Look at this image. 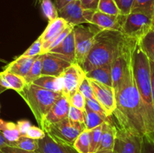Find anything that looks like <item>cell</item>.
I'll return each instance as SVG.
<instances>
[{
  "label": "cell",
  "mask_w": 154,
  "mask_h": 153,
  "mask_svg": "<svg viewBox=\"0 0 154 153\" xmlns=\"http://www.w3.org/2000/svg\"><path fill=\"white\" fill-rule=\"evenodd\" d=\"M86 105H87L89 108H90L92 110L94 111L95 112L98 113L99 115H100L101 116H102L103 118H106V119L109 118V116H108L105 110L103 109V107L101 106L100 104L98 102V100H96V98L86 99Z\"/></svg>",
  "instance_id": "cell-38"
},
{
  "label": "cell",
  "mask_w": 154,
  "mask_h": 153,
  "mask_svg": "<svg viewBox=\"0 0 154 153\" xmlns=\"http://www.w3.org/2000/svg\"><path fill=\"white\" fill-rule=\"evenodd\" d=\"M96 10L83 8L81 0H73L58 10L59 16L74 26L91 23L92 18Z\"/></svg>",
  "instance_id": "cell-8"
},
{
  "label": "cell",
  "mask_w": 154,
  "mask_h": 153,
  "mask_svg": "<svg viewBox=\"0 0 154 153\" xmlns=\"http://www.w3.org/2000/svg\"><path fill=\"white\" fill-rule=\"evenodd\" d=\"M69 108L70 103L69 99L66 96L63 95L60 99H58V100L48 111V113L45 116L40 124L41 128L45 130L51 124L59 122L68 118Z\"/></svg>",
  "instance_id": "cell-14"
},
{
  "label": "cell",
  "mask_w": 154,
  "mask_h": 153,
  "mask_svg": "<svg viewBox=\"0 0 154 153\" xmlns=\"http://www.w3.org/2000/svg\"><path fill=\"white\" fill-rule=\"evenodd\" d=\"M150 74H151L152 94H153V103H154V62L153 61H150Z\"/></svg>",
  "instance_id": "cell-46"
},
{
  "label": "cell",
  "mask_w": 154,
  "mask_h": 153,
  "mask_svg": "<svg viewBox=\"0 0 154 153\" xmlns=\"http://www.w3.org/2000/svg\"><path fill=\"white\" fill-rule=\"evenodd\" d=\"M74 29V26L69 24L66 28L63 29V32L60 33L57 36H56L53 40H50V41L47 42V43H44L42 45V54L46 53V52H50L51 50L54 49V47L60 44L65 38L68 36V34Z\"/></svg>",
  "instance_id": "cell-28"
},
{
  "label": "cell",
  "mask_w": 154,
  "mask_h": 153,
  "mask_svg": "<svg viewBox=\"0 0 154 153\" xmlns=\"http://www.w3.org/2000/svg\"><path fill=\"white\" fill-rule=\"evenodd\" d=\"M154 17V0H135L132 11Z\"/></svg>",
  "instance_id": "cell-29"
},
{
  "label": "cell",
  "mask_w": 154,
  "mask_h": 153,
  "mask_svg": "<svg viewBox=\"0 0 154 153\" xmlns=\"http://www.w3.org/2000/svg\"><path fill=\"white\" fill-rule=\"evenodd\" d=\"M117 107L113 112L117 127L143 137L147 135L144 105L138 91L132 66L119 88L115 90Z\"/></svg>",
  "instance_id": "cell-1"
},
{
  "label": "cell",
  "mask_w": 154,
  "mask_h": 153,
  "mask_svg": "<svg viewBox=\"0 0 154 153\" xmlns=\"http://www.w3.org/2000/svg\"><path fill=\"white\" fill-rule=\"evenodd\" d=\"M13 146L26 151L35 152L38 148V140L32 139L26 136H21L20 139L14 143Z\"/></svg>",
  "instance_id": "cell-31"
},
{
  "label": "cell",
  "mask_w": 154,
  "mask_h": 153,
  "mask_svg": "<svg viewBox=\"0 0 154 153\" xmlns=\"http://www.w3.org/2000/svg\"><path fill=\"white\" fill-rule=\"evenodd\" d=\"M0 153H4V152H3L2 151V150H1V148H0Z\"/></svg>",
  "instance_id": "cell-52"
},
{
  "label": "cell",
  "mask_w": 154,
  "mask_h": 153,
  "mask_svg": "<svg viewBox=\"0 0 154 153\" xmlns=\"http://www.w3.org/2000/svg\"><path fill=\"white\" fill-rule=\"evenodd\" d=\"M73 146L79 153H90V148H91L90 130L86 129L81 132L75 141Z\"/></svg>",
  "instance_id": "cell-27"
},
{
  "label": "cell",
  "mask_w": 154,
  "mask_h": 153,
  "mask_svg": "<svg viewBox=\"0 0 154 153\" xmlns=\"http://www.w3.org/2000/svg\"><path fill=\"white\" fill-rule=\"evenodd\" d=\"M142 139L141 136L117 127L114 151L116 153H141Z\"/></svg>",
  "instance_id": "cell-10"
},
{
  "label": "cell",
  "mask_w": 154,
  "mask_h": 153,
  "mask_svg": "<svg viewBox=\"0 0 154 153\" xmlns=\"http://www.w3.org/2000/svg\"><path fill=\"white\" fill-rule=\"evenodd\" d=\"M141 153H154V139L150 136H143Z\"/></svg>",
  "instance_id": "cell-42"
},
{
  "label": "cell",
  "mask_w": 154,
  "mask_h": 153,
  "mask_svg": "<svg viewBox=\"0 0 154 153\" xmlns=\"http://www.w3.org/2000/svg\"><path fill=\"white\" fill-rule=\"evenodd\" d=\"M138 44L147 58L154 62V28L152 27L148 32L143 36Z\"/></svg>",
  "instance_id": "cell-25"
},
{
  "label": "cell",
  "mask_w": 154,
  "mask_h": 153,
  "mask_svg": "<svg viewBox=\"0 0 154 153\" xmlns=\"http://www.w3.org/2000/svg\"><path fill=\"white\" fill-rule=\"evenodd\" d=\"M90 82L93 87L96 99L105 110L108 116H111L117 107L114 88L93 80H90Z\"/></svg>",
  "instance_id": "cell-11"
},
{
  "label": "cell",
  "mask_w": 154,
  "mask_h": 153,
  "mask_svg": "<svg viewBox=\"0 0 154 153\" xmlns=\"http://www.w3.org/2000/svg\"><path fill=\"white\" fill-rule=\"evenodd\" d=\"M134 47L117 57L111 63V76L114 90L119 88L128 72L132 68V57Z\"/></svg>",
  "instance_id": "cell-13"
},
{
  "label": "cell",
  "mask_w": 154,
  "mask_h": 153,
  "mask_svg": "<svg viewBox=\"0 0 154 153\" xmlns=\"http://www.w3.org/2000/svg\"><path fill=\"white\" fill-rule=\"evenodd\" d=\"M99 0H81L83 8L87 10H97Z\"/></svg>",
  "instance_id": "cell-44"
},
{
  "label": "cell",
  "mask_w": 154,
  "mask_h": 153,
  "mask_svg": "<svg viewBox=\"0 0 154 153\" xmlns=\"http://www.w3.org/2000/svg\"><path fill=\"white\" fill-rule=\"evenodd\" d=\"M69 24V23L67 21L59 16L54 20L50 21L48 26L42 32V34L39 36L38 38H40L43 44L47 43V42L53 40L56 36L58 35Z\"/></svg>",
  "instance_id": "cell-20"
},
{
  "label": "cell",
  "mask_w": 154,
  "mask_h": 153,
  "mask_svg": "<svg viewBox=\"0 0 154 153\" xmlns=\"http://www.w3.org/2000/svg\"><path fill=\"white\" fill-rule=\"evenodd\" d=\"M125 15H111L96 10L91 20V24L96 26L101 29L117 30L122 32Z\"/></svg>",
  "instance_id": "cell-15"
},
{
  "label": "cell",
  "mask_w": 154,
  "mask_h": 153,
  "mask_svg": "<svg viewBox=\"0 0 154 153\" xmlns=\"http://www.w3.org/2000/svg\"><path fill=\"white\" fill-rule=\"evenodd\" d=\"M107 119L95 112L86 105L84 110V124L87 130H90L98 126L102 125Z\"/></svg>",
  "instance_id": "cell-26"
},
{
  "label": "cell",
  "mask_w": 154,
  "mask_h": 153,
  "mask_svg": "<svg viewBox=\"0 0 154 153\" xmlns=\"http://www.w3.org/2000/svg\"><path fill=\"white\" fill-rule=\"evenodd\" d=\"M37 2H39V0H37Z\"/></svg>",
  "instance_id": "cell-54"
},
{
  "label": "cell",
  "mask_w": 154,
  "mask_h": 153,
  "mask_svg": "<svg viewBox=\"0 0 154 153\" xmlns=\"http://www.w3.org/2000/svg\"><path fill=\"white\" fill-rule=\"evenodd\" d=\"M60 76L63 80V94L69 99L78 91L81 82L86 78V73L80 64L72 63Z\"/></svg>",
  "instance_id": "cell-9"
},
{
  "label": "cell",
  "mask_w": 154,
  "mask_h": 153,
  "mask_svg": "<svg viewBox=\"0 0 154 153\" xmlns=\"http://www.w3.org/2000/svg\"><path fill=\"white\" fill-rule=\"evenodd\" d=\"M84 130H86L85 124L66 118L51 124L44 130L54 140L73 146L80 134Z\"/></svg>",
  "instance_id": "cell-5"
},
{
  "label": "cell",
  "mask_w": 154,
  "mask_h": 153,
  "mask_svg": "<svg viewBox=\"0 0 154 153\" xmlns=\"http://www.w3.org/2000/svg\"><path fill=\"white\" fill-rule=\"evenodd\" d=\"M78 91L85 97L86 99H94L96 98L94 95V92H93V87L90 82V80L86 77L81 82L80 86Z\"/></svg>",
  "instance_id": "cell-37"
},
{
  "label": "cell",
  "mask_w": 154,
  "mask_h": 153,
  "mask_svg": "<svg viewBox=\"0 0 154 153\" xmlns=\"http://www.w3.org/2000/svg\"><path fill=\"white\" fill-rule=\"evenodd\" d=\"M0 74L5 80L8 85L9 88L14 90L18 94H20L26 86L27 85L25 78L20 76V75L15 74L5 70L0 72Z\"/></svg>",
  "instance_id": "cell-24"
},
{
  "label": "cell",
  "mask_w": 154,
  "mask_h": 153,
  "mask_svg": "<svg viewBox=\"0 0 154 153\" xmlns=\"http://www.w3.org/2000/svg\"><path fill=\"white\" fill-rule=\"evenodd\" d=\"M19 94L30 108L39 125L45 116L63 95V93L49 91L33 83L27 84Z\"/></svg>",
  "instance_id": "cell-4"
},
{
  "label": "cell",
  "mask_w": 154,
  "mask_h": 153,
  "mask_svg": "<svg viewBox=\"0 0 154 153\" xmlns=\"http://www.w3.org/2000/svg\"><path fill=\"white\" fill-rule=\"evenodd\" d=\"M70 105L72 106L78 108V109L84 110L86 107V98L79 91H77L74 93L69 98Z\"/></svg>",
  "instance_id": "cell-35"
},
{
  "label": "cell",
  "mask_w": 154,
  "mask_h": 153,
  "mask_svg": "<svg viewBox=\"0 0 154 153\" xmlns=\"http://www.w3.org/2000/svg\"><path fill=\"white\" fill-rule=\"evenodd\" d=\"M122 15L129 14L132 11L135 0H114Z\"/></svg>",
  "instance_id": "cell-39"
},
{
  "label": "cell",
  "mask_w": 154,
  "mask_h": 153,
  "mask_svg": "<svg viewBox=\"0 0 154 153\" xmlns=\"http://www.w3.org/2000/svg\"><path fill=\"white\" fill-rule=\"evenodd\" d=\"M132 73L141 96L146 117L147 136L154 139V103L152 94L150 60L137 41L132 57Z\"/></svg>",
  "instance_id": "cell-3"
},
{
  "label": "cell",
  "mask_w": 154,
  "mask_h": 153,
  "mask_svg": "<svg viewBox=\"0 0 154 153\" xmlns=\"http://www.w3.org/2000/svg\"><path fill=\"white\" fill-rule=\"evenodd\" d=\"M6 90L7 89H6L5 88H4V87L0 85V94H1L2 92H4L5 91H6Z\"/></svg>",
  "instance_id": "cell-50"
},
{
  "label": "cell",
  "mask_w": 154,
  "mask_h": 153,
  "mask_svg": "<svg viewBox=\"0 0 154 153\" xmlns=\"http://www.w3.org/2000/svg\"><path fill=\"white\" fill-rule=\"evenodd\" d=\"M137 41L121 31L101 29L95 37L93 47L82 65L83 69L87 73L96 68L111 64L117 57L132 49Z\"/></svg>",
  "instance_id": "cell-2"
},
{
  "label": "cell",
  "mask_w": 154,
  "mask_h": 153,
  "mask_svg": "<svg viewBox=\"0 0 154 153\" xmlns=\"http://www.w3.org/2000/svg\"><path fill=\"white\" fill-rule=\"evenodd\" d=\"M0 132L3 134L6 140L13 146L14 143L21 136L17 123L11 122H5L0 118Z\"/></svg>",
  "instance_id": "cell-23"
},
{
  "label": "cell",
  "mask_w": 154,
  "mask_h": 153,
  "mask_svg": "<svg viewBox=\"0 0 154 153\" xmlns=\"http://www.w3.org/2000/svg\"><path fill=\"white\" fill-rule=\"evenodd\" d=\"M42 55H39L33 63L28 74L25 76L27 84L32 83L36 79L42 76Z\"/></svg>",
  "instance_id": "cell-32"
},
{
  "label": "cell",
  "mask_w": 154,
  "mask_h": 153,
  "mask_svg": "<svg viewBox=\"0 0 154 153\" xmlns=\"http://www.w3.org/2000/svg\"><path fill=\"white\" fill-rule=\"evenodd\" d=\"M68 118L72 121L84 124V110H81L70 105Z\"/></svg>",
  "instance_id": "cell-40"
},
{
  "label": "cell",
  "mask_w": 154,
  "mask_h": 153,
  "mask_svg": "<svg viewBox=\"0 0 154 153\" xmlns=\"http://www.w3.org/2000/svg\"><path fill=\"white\" fill-rule=\"evenodd\" d=\"M117 132V127L114 125L112 121L108 118V119H107L102 124V137H101L100 145L97 152L114 150Z\"/></svg>",
  "instance_id": "cell-17"
},
{
  "label": "cell",
  "mask_w": 154,
  "mask_h": 153,
  "mask_svg": "<svg viewBox=\"0 0 154 153\" xmlns=\"http://www.w3.org/2000/svg\"><path fill=\"white\" fill-rule=\"evenodd\" d=\"M32 83L49 91L63 93V80L60 76L42 75Z\"/></svg>",
  "instance_id": "cell-22"
},
{
  "label": "cell",
  "mask_w": 154,
  "mask_h": 153,
  "mask_svg": "<svg viewBox=\"0 0 154 153\" xmlns=\"http://www.w3.org/2000/svg\"><path fill=\"white\" fill-rule=\"evenodd\" d=\"M42 43L40 38H38L22 54V56H37L42 55Z\"/></svg>",
  "instance_id": "cell-36"
},
{
  "label": "cell",
  "mask_w": 154,
  "mask_h": 153,
  "mask_svg": "<svg viewBox=\"0 0 154 153\" xmlns=\"http://www.w3.org/2000/svg\"><path fill=\"white\" fill-rule=\"evenodd\" d=\"M37 151L39 153H79L73 146L57 142L48 134L43 139L38 140Z\"/></svg>",
  "instance_id": "cell-16"
},
{
  "label": "cell",
  "mask_w": 154,
  "mask_h": 153,
  "mask_svg": "<svg viewBox=\"0 0 154 153\" xmlns=\"http://www.w3.org/2000/svg\"><path fill=\"white\" fill-rule=\"evenodd\" d=\"M96 153H116L114 150L112 151H101V152H97Z\"/></svg>",
  "instance_id": "cell-49"
},
{
  "label": "cell",
  "mask_w": 154,
  "mask_h": 153,
  "mask_svg": "<svg viewBox=\"0 0 154 153\" xmlns=\"http://www.w3.org/2000/svg\"><path fill=\"white\" fill-rule=\"evenodd\" d=\"M86 77L93 80L105 85L113 87L112 76H111V64L96 68L86 73Z\"/></svg>",
  "instance_id": "cell-21"
},
{
  "label": "cell",
  "mask_w": 154,
  "mask_h": 153,
  "mask_svg": "<svg viewBox=\"0 0 154 153\" xmlns=\"http://www.w3.org/2000/svg\"><path fill=\"white\" fill-rule=\"evenodd\" d=\"M153 16L131 12L126 16L122 32L127 37L138 40L153 27Z\"/></svg>",
  "instance_id": "cell-7"
},
{
  "label": "cell",
  "mask_w": 154,
  "mask_h": 153,
  "mask_svg": "<svg viewBox=\"0 0 154 153\" xmlns=\"http://www.w3.org/2000/svg\"><path fill=\"white\" fill-rule=\"evenodd\" d=\"M43 14L50 21L59 17L58 9L52 0H39Z\"/></svg>",
  "instance_id": "cell-30"
},
{
  "label": "cell",
  "mask_w": 154,
  "mask_h": 153,
  "mask_svg": "<svg viewBox=\"0 0 154 153\" xmlns=\"http://www.w3.org/2000/svg\"><path fill=\"white\" fill-rule=\"evenodd\" d=\"M42 75L60 76L69 66L72 64L66 57L60 54L48 52L42 54Z\"/></svg>",
  "instance_id": "cell-12"
},
{
  "label": "cell",
  "mask_w": 154,
  "mask_h": 153,
  "mask_svg": "<svg viewBox=\"0 0 154 153\" xmlns=\"http://www.w3.org/2000/svg\"><path fill=\"white\" fill-rule=\"evenodd\" d=\"M38 56L31 57L20 56L18 58H17L13 62L9 63L5 68V70L11 72V73L20 75V76L25 78V76L29 72L33 63L35 61L36 58H38Z\"/></svg>",
  "instance_id": "cell-18"
},
{
  "label": "cell",
  "mask_w": 154,
  "mask_h": 153,
  "mask_svg": "<svg viewBox=\"0 0 154 153\" xmlns=\"http://www.w3.org/2000/svg\"><path fill=\"white\" fill-rule=\"evenodd\" d=\"M72 1L73 0H55V4L59 10Z\"/></svg>",
  "instance_id": "cell-47"
},
{
  "label": "cell",
  "mask_w": 154,
  "mask_h": 153,
  "mask_svg": "<svg viewBox=\"0 0 154 153\" xmlns=\"http://www.w3.org/2000/svg\"><path fill=\"white\" fill-rule=\"evenodd\" d=\"M17 125L18 129H19V131L20 133L21 136H26V132L28 131V130L29 129V128L32 126L31 122L28 120H19V121L17 122Z\"/></svg>",
  "instance_id": "cell-43"
},
{
  "label": "cell",
  "mask_w": 154,
  "mask_h": 153,
  "mask_svg": "<svg viewBox=\"0 0 154 153\" xmlns=\"http://www.w3.org/2000/svg\"><path fill=\"white\" fill-rule=\"evenodd\" d=\"M91 134V148L90 153H96L99 149L102 134V124L90 130Z\"/></svg>",
  "instance_id": "cell-34"
},
{
  "label": "cell",
  "mask_w": 154,
  "mask_h": 153,
  "mask_svg": "<svg viewBox=\"0 0 154 153\" xmlns=\"http://www.w3.org/2000/svg\"><path fill=\"white\" fill-rule=\"evenodd\" d=\"M5 146H11V145L10 142L5 138V136H3L2 134L0 132V148Z\"/></svg>",
  "instance_id": "cell-48"
},
{
  "label": "cell",
  "mask_w": 154,
  "mask_h": 153,
  "mask_svg": "<svg viewBox=\"0 0 154 153\" xmlns=\"http://www.w3.org/2000/svg\"><path fill=\"white\" fill-rule=\"evenodd\" d=\"M2 151L4 153H39L38 151L35 152H30V151H26V150L20 149L19 148L14 146H5L1 148Z\"/></svg>",
  "instance_id": "cell-45"
},
{
  "label": "cell",
  "mask_w": 154,
  "mask_h": 153,
  "mask_svg": "<svg viewBox=\"0 0 154 153\" xmlns=\"http://www.w3.org/2000/svg\"><path fill=\"white\" fill-rule=\"evenodd\" d=\"M101 30L93 24L88 26L78 25L74 26L75 41V58L76 63L82 67L86 58L93 47L95 37Z\"/></svg>",
  "instance_id": "cell-6"
},
{
  "label": "cell",
  "mask_w": 154,
  "mask_h": 153,
  "mask_svg": "<svg viewBox=\"0 0 154 153\" xmlns=\"http://www.w3.org/2000/svg\"><path fill=\"white\" fill-rule=\"evenodd\" d=\"M26 136L29 138H32V139L39 140L43 139L46 136V132L42 128L35 127V126L32 125L28 130V131L26 132Z\"/></svg>",
  "instance_id": "cell-41"
},
{
  "label": "cell",
  "mask_w": 154,
  "mask_h": 153,
  "mask_svg": "<svg viewBox=\"0 0 154 153\" xmlns=\"http://www.w3.org/2000/svg\"><path fill=\"white\" fill-rule=\"evenodd\" d=\"M0 62H5V61L4 59H2V58H0Z\"/></svg>",
  "instance_id": "cell-51"
},
{
  "label": "cell",
  "mask_w": 154,
  "mask_h": 153,
  "mask_svg": "<svg viewBox=\"0 0 154 153\" xmlns=\"http://www.w3.org/2000/svg\"><path fill=\"white\" fill-rule=\"evenodd\" d=\"M97 10L111 15L121 14L114 0H99Z\"/></svg>",
  "instance_id": "cell-33"
},
{
  "label": "cell",
  "mask_w": 154,
  "mask_h": 153,
  "mask_svg": "<svg viewBox=\"0 0 154 153\" xmlns=\"http://www.w3.org/2000/svg\"><path fill=\"white\" fill-rule=\"evenodd\" d=\"M153 27L154 28V17H153Z\"/></svg>",
  "instance_id": "cell-53"
},
{
  "label": "cell",
  "mask_w": 154,
  "mask_h": 153,
  "mask_svg": "<svg viewBox=\"0 0 154 153\" xmlns=\"http://www.w3.org/2000/svg\"><path fill=\"white\" fill-rule=\"evenodd\" d=\"M51 52L60 54L66 57L72 63H76L75 58V41L74 29L68 34L67 37L56 47L50 51Z\"/></svg>",
  "instance_id": "cell-19"
}]
</instances>
